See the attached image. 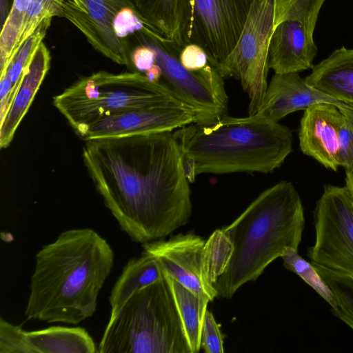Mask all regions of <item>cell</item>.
<instances>
[{
  "mask_svg": "<svg viewBox=\"0 0 353 353\" xmlns=\"http://www.w3.org/2000/svg\"><path fill=\"white\" fill-rule=\"evenodd\" d=\"M82 156L105 205L134 241L164 238L189 221L191 192L172 132L87 140Z\"/></svg>",
  "mask_w": 353,
  "mask_h": 353,
  "instance_id": "6da1fadb",
  "label": "cell"
},
{
  "mask_svg": "<svg viewBox=\"0 0 353 353\" xmlns=\"http://www.w3.org/2000/svg\"><path fill=\"white\" fill-rule=\"evenodd\" d=\"M113 264L112 249L96 231L62 232L36 254L27 319L77 325L91 317Z\"/></svg>",
  "mask_w": 353,
  "mask_h": 353,
  "instance_id": "7a4b0ae2",
  "label": "cell"
},
{
  "mask_svg": "<svg viewBox=\"0 0 353 353\" xmlns=\"http://www.w3.org/2000/svg\"><path fill=\"white\" fill-rule=\"evenodd\" d=\"M305 225L300 196L282 181L261 192L230 225L221 228L232 245L224 272L212 287L230 299L243 285L256 281L288 248L298 251Z\"/></svg>",
  "mask_w": 353,
  "mask_h": 353,
  "instance_id": "3957f363",
  "label": "cell"
},
{
  "mask_svg": "<svg viewBox=\"0 0 353 353\" xmlns=\"http://www.w3.org/2000/svg\"><path fill=\"white\" fill-rule=\"evenodd\" d=\"M181 155L195 163L196 176L233 172L268 174L292 152L289 128L255 115H223L208 125L192 123L172 132Z\"/></svg>",
  "mask_w": 353,
  "mask_h": 353,
  "instance_id": "277c9868",
  "label": "cell"
},
{
  "mask_svg": "<svg viewBox=\"0 0 353 353\" xmlns=\"http://www.w3.org/2000/svg\"><path fill=\"white\" fill-rule=\"evenodd\" d=\"M97 352L192 353L165 274L110 312Z\"/></svg>",
  "mask_w": 353,
  "mask_h": 353,
  "instance_id": "5b68a950",
  "label": "cell"
},
{
  "mask_svg": "<svg viewBox=\"0 0 353 353\" xmlns=\"http://www.w3.org/2000/svg\"><path fill=\"white\" fill-rule=\"evenodd\" d=\"M168 103L187 105L163 82H152L141 72L100 71L81 78L53 97L54 106L81 139L101 120Z\"/></svg>",
  "mask_w": 353,
  "mask_h": 353,
  "instance_id": "8992f818",
  "label": "cell"
},
{
  "mask_svg": "<svg viewBox=\"0 0 353 353\" xmlns=\"http://www.w3.org/2000/svg\"><path fill=\"white\" fill-rule=\"evenodd\" d=\"M136 42L150 47L163 73V82L194 112V123L208 125L225 114L228 96L223 78L208 63L198 71L185 69L179 60L181 48L157 32L136 31Z\"/></svg>",
  "mask_w": 353,
  "mask_h": 353,
  "instance_id": "52a82bcc",
  "label": "cell"
},
{
  "mask_svg": "<svg viewBox=\"0 0 353 353\" xmlns=\"http://www.w3.org/2000/svg\"><path fill=\"white\" fill-rule=\"evenodd\" d=\"M275 0L255 1L241 36L219 72L223 78L241 81L249 97L248 115L257 112L268 83L270 43L274 30Z\"/></svg>",
  "mask_w": 353,
  "mask_h": 353,
  "instance_id": "ba28073f",
  "label": "cell"
},
{
  "mask_svg": "<svg viewBox=\"0 0 353 353\" xmlns=\"http://www.w3.org/2000/svg\"><path fill=\"white\" fill-rule=\"evenodd\" d=\"M315 241L310 263L353 278V198L346 186H324L314 211Z\"/></svg>",
  "mask_w": 353,
  "mask_h": 353,
  "instance_id": "9c48e42d",
  "label": "cell"
},
{
  "mask_svg": "<svg viewBox=\"0 0 353 353\" xmlns=\"http://www.w3.org/2000/svg\"><path fill=\"white\" fill-rule=\"evenodd\" d=\"M261 0H191L189 43L207 54L219 73L234 48L255 1Z\"/></svg>",
  "mask_w": 353,
  "mask_h": 353,
  "instance_id": "30bf717a",
  "label": "cell"
},
{
  "mask_svg": "<svg viewBox=\"0 0 353 353\" xmlns=\"http://www.w3.org/2000/svg\"><path fill=\"white\" fill-rule=\"evenodd\" d=\"M126 7L134 8L130 0H65L63 17L85 37L96 50L120 64L129 65L131 50L128 39L116 34L114 20Z\"/></svg>",
  "mask_w": 353,
  "mask_h": 353,
  "instance_id": "8fae6325",
  "label": "cell"
},
{
  "mask_svg": "<svg viewBox=\"0 0 353 353\" xmlns=\"http://www.w3.org/2000/svg\"><path fill=\"white\" fill-rule=\"evenodd\" d=\"M321 7L308 8L276 25L268 54L269 68L275 73L299 72L313 68L317 52L313 33Z\"/></svg>",
  "mask_w": 353,
  "mask_h": 353,
  "instance_id": "7c38bea8",
  "label": "cell"
},
{
  "mask_svg": "<svg viewBox=\"0 0 353 353\" xmlns=\"http://www.w3.org/2000/svg\"><path fill=\"white\" fill-rule=\"evenodd\" d=\"M194 110L179 103L151 105L131 110L91 125L84 141L132 134L172 132L195 121Z\"/></svg>",
  "mask_w": 353,
  "mask_h": 353,
  "instance_id": "4fadbf2b",
  "label": "cell"
},
{
  "mask_svg": "<svg viewBox=\"0 0 353 353\" xmlns=\"http://www.w3.org/2000/svg\"><path fill=\"white\" fill-rule=\"evenodd\" d=\"M205 241L192 232L179 234L168 241L156 240L142 244L143 250L153 254L163 272L194 293L214 297L204 285L202 256Z\"/></svg>",
  "mask_w": 353,
  "mask_h": 353,
  "instance_id": "5bb4252c",
  "label": "cell"
},
{
  "mask_svg": "<svg viewBox=\"0 0 353 353\" xmlns=\"http://www.w3.org/2000/svg\"><path fill=\"white\" fill-rule=\"evenodd\" d=\"M317 103H330L340 109L353 105L336 100L308 85L299 72L275 73L268 85L255 116L274 122L294 112Z\"/></svg>",
  "mask_w": 353,
  "mask_h": 353,
  "instance_id": "9a60e30c",
  "label": "cell"
},
{
  "mask_svg": "<svg viewBox=\"0 0 353 353\" xmlns=\"http://www.w3.org/2000/svg\"><path fill=\"white\" fill-rule=\"evenodd\" d=\"M341 109L330 103H317L304 110L299 132L303 153L324 167L337 171Z\"/></svg>",
  "mask_w": 353,
  "mask_h": 353,
  "instance_id": "2e32d148",
  "label": "cell"
},
{
  "mask_svg": "<svg viewBox=\"0 0 353 353\" xmlns=\"http://www.w3.org/2000/svg\"><path fill=\"white\" fill-rule=\"evenodd\" d=\"M50 54L42 42L24 70L8 110L0 119V147L6 148L28 112L50 68Z\"/></svg>",
  "mask_w": 353,
  "mask_h": 353,
  "instance_id": "e0dca14e",
  "label": "cell"
},
{
  "mask_svg": "<svg viewBox=\"0 0 353 353\" xmlns=\"http://www.w3.org/2000/svg\"><path fill=\"white\" fill-rule=\"evenodd\" d=\"M137 13L165 39L183 48L189 44L191 0H130Z\"/></svg>",
  "mask_w": 353,
  "mask_h": 353,
  "instance_id": "ac0fdd59",
  "label": "cell"
},
{
  "mask_svg": "<svg viewBox=\"0 0 353 353\" xmlns=\"http://www.w3.org/2000/svg\"><path fill=\"white\" fill-rule=\"evenodd\" d=\"M312 69L304 79L308 85L353 105V49H337Z\"/></svg>",
  "mask_w": 353,
  "mask_h": 353,
  "instance_id": "d6986e66",
  "label": "cell"
},
{
  "mask_svg": "<svg viewBox=\"0 0 353 353\" xmlns=\"http://www.w3.org/2000/svg\"><path fill=\"white\" fill-rule=\"evenodd\" d=\"M163 275L157 259L145 250L139 257L129 260L112 289L109 297L111 312L117 310L136 292L159 281Z\"/></svg>",
  "mask_w": 353,
  "mask_h": 353,
  "instance_id": "ffe728a7",
  "label": "cell"
},
{
  "mask_svg": "<svg viewBox=\"0 0 353 353\" xmlns=\"http://www.w3.org/2000/svg\"><path fill=\"white\" fill-rule=\"evenodd\" d=\"M36 353H94L97 349L92 338L80 327L52 326L27 331Z\"/></svg>",
  "mask_w": 353,
  "mask_h": 353,
  "instance_id": "44dd1931",
  "label": "cell"
},
{
  "mask_svg": "<svg viewBox=\"0 0 353 353\" xmlns=\"http://www.w3.org/2000/svg\"><path fill=\"white\" fill-rule=\"evenodd\" d=\"M170 284L192 353L201 347V330L210 299L194 293L164 272Z\"/></svg>",
  "mask_w": 353,
  "mask_h": 353,
  "instance_id": "7402d4cb",
  "label": "cell"
},
{
  "mask_svg": "<svg viewBox=\"0 0 353 353\" xmlns=\"http://www.w3.org/2000/svg\"><path fill=\"white\" fill-rule=\"evenodd\" d=\"M51 20L52 18H47L40 23L19 49L5 70L0 74V103H4L8 100L3 115L9 107L24 70L43 42Z\"/></svg>",
  "mask_w": 353,
  "mask_h": 353,
  "instance_id": "603a6c76",
  "label": "cell"
},
{
  "mask_svg": "<svg viewBox=\"0 0 353 353\" xmlns=\"http://www.w3.org/2000/svg\"><path fill=\"white\" fill-rule=\"evenodd\" d=\"M232 252V245L221 229L216 230L205 242L202 256V277L210 293L217 297L212 285L224 272Z\"/></svg>",
  "mask_w": 353,
  "mask_h": 353,
  "instance_id": "cb8c5ba5",
  "label": "cell"
},
{
  "mask_svg": "<svg viewBox=\"0 0 353 353\" xmlns=\"http://www.w3.org/2000/svg\"><path fill=\"white\" fill-rule=\"evenodd\" d=\"M281 258L287 269L294 272L312 287L330 304L331 308L335 307L336 301L331 289L311 263L307 262L298 254V251L292 248L285 250Z\"/></svg>",
  "mask_w": 353,
  "mask_h": 353,
  "instance_id": "d4e9b609",
  "label": "cell"
},
{
  "mask_svg": "<svg viewBox=\"0 0 353 353\" xmlns=\"http://www.w3.org/2000/svg\"><path fill=\"white\" fill-rule=\"evenodd\" d=\"M316 270L334 294L336 306L331 308L332 312L353 330V278L321 268Z\"/></svg>",
  "mask_w": 353,
  "mask_h": 353,
  "instance_id": "484cf974",
  "label": "cell"
},
{
  "mask_svg": "<svg viewBox=\"0 0 353 353\" xmlns=\"http://www.w3.org/2000/svg\"><path fill=\"white\" fill-rule=\"evenodd\" d=\"M30 0H13L0 34V74L7 68L17 44Z\"/></svg>",
  "mask_w": 353,
  "mask_h": 353,
  "instance_id": "4316f807",
  "label": "cell"
},
{
  "mask_svg": "<svg viewBox=\"0 0 353 353\" xmlns=\"http://www.w3.org/2000/svg\"><path fill=\"white\" fill-rule=\"evenodd\" d=\"M64 1L65 0L29 1L24 22L17 44L12 53L10 62L25 41L33 34L43 21L47 18H52L56 16L63 17V5Z\"/></svg>",
  "mask_w": 353,
  "mask_h": 353,
  "instance_id": "83f0119b",
  "label": "cell"
},
{
  "mask_svg": "<svg viewBox=\"0 0 353 353\" xmlns=\"http://www.w3.org/2000/svg\"><path fill=\"white\" fill-rule=\"evenodd\" d=\"M0 353H36L27 331L0 318Z\"/></svg>",
  "mask_w": 353,
  "mask_h": 353,
  "instance_id": "f1b7e54d",
  "label": "cell"
},
{
  "mask_svg": "<svg viewBox=\"0 0 353 353\" xmlns=\"http://www.w3.org/2000/svg\"><path fill=\"white\" fill-rule=\"evenodd\" d=\"M341 111L338 163L345 168V172H353V110L341 109Z\"/></svg>",
  "mask_w": 353,
  "mask_h": 353,
  "instance_id": "f546056e",
  "label": "cell"
},
{
  "mask_svg": "<svg viewBox=\"0 0 353 353\" xmlns=\"http://www.w3.org/2000/svg\"><path fill=\"white\" fill-rule=\"evenodd\" d=\"M201 347L207 353H223V338L213 314L207 310L201 330Z\"/></svg>",
  "mask_w": 353,
  "mask_h": 353,
  "instance_id": "4dcf8cb0",
  "label": "cell"
},
{
  "mask_svg": "<svg viewBox=\"0 0 353 353\" xmlns=\"http://www.w3.org/2000/svg\"><path fill=\"white\" fill-rule=\"evenodd\" d=\"M145 25L147 24L132 7H126L121 10L114 20L116 34L124 39H127L129 35L133 34L136 31L142 30Z\"/></svg>",
  "mask_w": 353,
  "mask_h": 353,
  "instance_id": "1f68e13d",
  "label": "cell"
},
{
  "mask_svg": "<svg viewBox=\"0 0 353 353\" xmlns=\"http://www.w3.org/2000/svg\"><path fill=\"white\" fill-rule=\"evenodd\" d=\"M179 60L183 67L190 71L200 70L209 63L204 50L194 43L187 44L181 49Z\"/></svg>",
  "mask_w": 353,
  "mask_h": 353,
  "instance_id": "d6a6232c",
  "label": "cell"
},
{
  "mask_svg": "<svg viewBox=\"0 0 353 353\" xmlns=\"http://www.w3.org/2000/svg\"><path fill=\"white\" fill-rule=\"evenodd\" d=\"M131 63L141 72H145L156 63L154 51L145 45H138L130 54Z\"/></svg>",
  "mask_w": 353,
  "mask_h": 353,
  "instance_id": "836d02e7",
  "label": "cell"
},
{
  "mask_svg": "<svg viewBox=\"0 0 353 353\" xmlns=\"http://www.w3.org/2000/svg\"><path fill=\"white\" fill-rule=\"evenodd\" d=\"M181 157L185 176L189 183H192L196 176L194 161L191 157L187 156L181 155Z\"/></svg>",
  "mask_w": 353,
  "mask_h": 353,
  "instance_id": "e575fe53",
  "label": "cell"
},
{
  "mask_svg": "<svg viewBox=\"0 0 353 353\" xmlns=\"http://www.w3.org/2000/svg\"><path fill=\"white\" fill-rule=\"evenodd\" d=\"M144 75L152 82H161L163 73L160 66L155 63L149 70L144 72Z\"/></svg>",
  "mask_w": 353,
  "mask_h": 353,
  "instance_id": "d590c367",
  "label": "cell"
},
{
  "mask_svg": "<svg viewBox=\"0 0 353 353\" xmlns=\"http://www.w3.org/2000/svg\"><path fill=\"white\" fill-rule=\"evenodd\" d=\"M1 23L3 26L11 9L10 0H0Z\"/></svg>",
  "mask_w": 353,
  "mask_h": 353,
  "instance_id": "8d00e7d4",
  "label": "cell"
},
{
  "mask_svg": "<svg viewBox=\"0 0 353 353\" xmlns=\"http://www.w3.org/2000/svg\"><path fill=\"white\" fill-rule=\"evenodd\" d=\"M345 186L353 198V172H345Z\"/></svg>",
  "mask_w": 353,
  "mask_h": 353,
  "instance_id": "74e56055",
  "label": "cell"
}]
</instances>
